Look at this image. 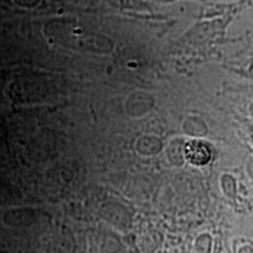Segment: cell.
Segmentation results:
<instances>
[{
    "instance_id": "6da1fadb",
    "label": "cell",
    "mask_w": 253,
    "mask_h": 253,
    "mask_svg": "<svg viewBox=\"0 0 253 253\" xmlns=\"http://www.w3.org/2000/svg\"><path fill=\"white\" fill-rule=\"evenodd\" d=\"M185 157L195 166H205L211 160V150L204 142L191 141L185 145Z\"/></svg>"
}]
</instances>
